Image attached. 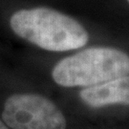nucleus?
<instances>
[{
  "mask_svg": "<svg viewBox=\"0 0 129 129\" xmlns=\"http://www.w3.org/2000/svg\"><path fill=\"white\" fill-rule=\"evenodd\" d=\"M0 129H10L9 126L3 121V120H0Z\"/></svg>",
  "mask_w": 129,
  "mask_h": 129,
  "instance_id": "obj_5",
  "label": "nucleus"
},
{
  "mask_svg": "<svg viewBox=\"0 0 129 129\" xmlns=\"http://www.w3.org/2000/svg\"><path fill=\"white\" fill-rule=\"evenodd\" d=\"M78 98L91 109L129 107V75L81 88Z\"/></svg>",
  "mask_w": 129,
  "mask_h": 129,
  "instance_id": "obj_4",
  "label": "nucleus"
},
{
  "mask_svg": "<svg viewBox=\"0 0 129 129\" xmlns=\"http://www.w3.org/2000/svg\"><path fill=\"white\" fill-rule=\"evenodd\" d=\"M2 120L10 129H66L67 120L58 106L35 93L13 94L4 102Z\"/></svg>",
  "mask_w": 129,
  "mask_h": 129,
  "instance_id": "obj_3",
  "label": "nucleus"
},
{
  "mask_svg": "<svg viewBox=\"0 0 129 129\" xmlns=\"http://www.w3.org/2000/svg\"><path fill=\"white\" fill-rule=\"evenodd\" d=\"M126 1H127V2H128V4H129V0H126Z\"/></svg>",
  "mask_w": 129,
  "mask_h": 129,
  "instance_id": "obj_6",
  "label": "nucleus"
},
{
  "mask_svg": "<svg viewBox=\"0 0 129 129\" xmlns=\"http://www.w3.org/2000/svg\"><path fill=\"white\" fill-rule=\"evenodd\" d=\"M51 75L61 87L97 85L129 75V53L109 45L84 48L58 60Z\"/></svg>",
  "mask_w": 129,
  "mask_h": 129,
  "instance_id": "obj_2",
  "label": "nucleus"
},
{
  "mask_svg": "<svg viewBox=\"0 0 129 129\" xmlns=\"http://www.w3.org/2000/svg\"><path fill=\"white\" fill-rule=\"evenodd\" d=\"M10 27L19 38L49 52L79 50L90 39L86 28L77 19L48 7L14 12Z\"/></svg>",
  "mask_w": 129,
  "mask_h": 129,
  "instance_id": "obj_1",
  "label": "nucleus"
}]
</instances>
